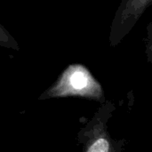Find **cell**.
Listing matches in <instances>:
<instances>
[{
  "mask_svg": "<svg viewBox=\"0 0 152 152\" xmlns=\"http://www.w3.org/2000/svg\"><path fill=\"white\" fill-rule=\"evenodd\" d=\"M150 3L151 0H127L125 8L121 11L115 21H118L124 27L126 25L131 26V21L134 22Z\"/></svg>",
  "mask_w": 152,
  "mask_h": 152,
  "instance_id": "obj_2",
  "label": "cell"
},
{
  "mask_svg": "<svg viewBox=\"0 0 152 152\" xmlns=\"http://www.w3.org/2000/svg\"><path fill=\"white\" fill-rule=\"evenodd\" d=\"M109 150H110L109 142L104 138H99L91 145L87 152H109Z\"/></svg>",
  "mask_w": 152,
  "mask_h": 152,
  "instance_id": "obj_3",
  "label": "cell"
},
{
  "mask_svg": "<svg viewBox=\"0 0 152 152\" xmlns=\"http://www.w3.org/2000/svg\"><path fill=\"white\" fill-rule=\"evenodd\" d=\"M0 45H7V46L15 47L12 43V37L1 25H0Z\"/></svg>",
  "mask_w": 152,
  "mask_h": 152,
  "instance_id": "obj_4",
  "label": "cell"
},
{
  "mask_svg": "<svg viewBox=\"0 0 152 152\" xmlns=\"http://www.w3.org/2000/svg\"><path fill=\"white\" fill-rule=\"evenodd\" d=\"M100 89L99 85L82 65H71L63 73L59 86V94H94Z\"/></svg>",
  "mask_w": 152,
  "mask_h": 152,
  "instance_id": "obj_1",
  "label": "cell"
}]
</instances>
